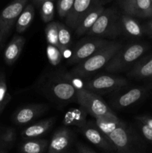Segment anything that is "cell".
<instances>
[{"label":"cell","instance_id":"cell-1","mask_svg":"<svg viewBox=\"0 0 152 153\" xmlns=\"http://www.w3.org/2000/svg\"><path fill=\"white\" fill-rule=\"evenodd\" d=\"M123 45L117 41H110L94 55L77 64L72 70V75L77 78H86L105 67Z\"/></svg>","mask_w":152,"mask_h":153},{"label":"cell","instance_id":"cell-2","mask_svg":"<svg viewBox=\"0 0 152 153\" xmlns=\"http://www.w3.org/2000/svg\"><path fill=\"white\" fill-rule=\"evenodd\" d=\"M71 83L74 85L77 91V102L81 107L86 109L88 114H90L92 116H93L95 119L102 117L116 122L122 121L112 111L111 109L104 102V100L95 93L89 91L83 85L81 86L80 84H76L74 82Z\"/></svg>","mask_w":152,"mask_h":153},{"label":"cell","instance_id":"cell-3","mask_svg":"<svg viewBox=\"0 0 152 153\" xmlns=\"http://www.w3.org/2000/svg\"><path fill=\"white\" fill-rule=\"evenodd\" d=\"M145 51V47L139 43L122 46L104 67V70L109 73H117L127 70L142 56Z\"/></svg>","mask_w":152,"mask_h":153},{"label":"cell","instance_id":"cell-4","mask_svg":"<svg viewBox=\"0 0 152 153\" xmlns=\"http://www.w3.org/2000/svg\"><path fill=\"white\" fill-rule=\"evenodd\" d=\"M122 34L120 18L118 17L116 10L113 9H104L93 26L91 28L88 35L94 37H115Z\"/></svg>","mask_w":152,"mask_h":153},{"label":"cell","instance_id":"cell-5","mask_svg":"<svg viewBox=\"0 0 152 153\" xmlns=\"http://www.w3.org/2000/svg\"><path fill=\"white\" fill-rule=\"evenodd\" d=\"M110 40L99 37L85 38L80 40L74 48L72 55L67 61L69 65L77 64L107 46Z\"/></svg>","mask_w":152,"mask_h":153},{"label":"cell","instance_id":"cell-6","mask_svg":"<svg viewBox=\"0 0 152 153\" xmlns=\"http://www.w3.org/2000/svg\"><path fill=\"white\" fill-rule=\"evenodd\" d=\"M126 79L122 76L101 75L85 83L84 88L93 93L105 94L121 89L128 85Z\"/></svg>","mask_w":152,"mask_h":153},{"label":"cell","instance_id":"cell-7","mask_svg":"<svg viewBox=\"0 0 152 153\" xmlns=\"http://www.w3.org/2000/svg\"><path fill=\"white\" fill-rule=\"evenodd\" d=\"M28 0H14L1 11L0 15V32L5 37L11 29L26 6Z\"/></svg>","mask_w":152,"mask_h":153},{"label":"cell","instance_id":"cell-8","mask_svg":"<svg viewBox=\"0 0 152 153\" xmlns=\"http://www.w3.org/2000/svg\"><path fill=\"white\" fill-rule=\"evenodd\" d=\"M119 153H137L133 147L132 140L127 126L124 123L104 134Z\"/></svg>","mask_w":152,"mask_h":153},{"label":"cell","instance_id":"cell-9","mask_svg":"<svg viewBox=\"0 0 152 153\" xmlns=\"http://www.w3.org/2000/svg\"><path fill=\"white\" fill-rule=\"evenodd\" d=\"M49 92L55 100L61 102H69L76 100L77 91L74 85L64 78V79H55L49 85Z\"/></svg>","mask_w":152,"mask_h":153},{"label":"cell","instance_id":"cell-10","mask_svg":"<svg viewBox=\"0 0 152 153\" xmlns=\"http://www.w3.org/2000/svg\"><path fill=\"white\" fill-rule=\"evenodd\" d=\"M79 129L84 137L95 146L107 152H116L111 142L98 129L96 125L87 122L84 126Z\"/></svg>","mask_w":152,"mask_h":153},{"label":"cell","instance_id":"cell-11","mask_svg":"<svg viewBox=\"0 0 152 153\" xmlns=\"http://www.w3.org/2000/svg\"><path fill=\"white\" fill-rule=\"evenodd\" d=\"M97 4H98L97 0H75L71 10L66 18V23L70 28L75 29L83 16Z\"/></svg>","mask_w":152,"mask_h":153},{"label":"cell","instance_id":"cell-12","mask_svg":"<svg viewBox=\"0 0 152 153\" xmlns=\"http://www.w3.org/2000/svg\"><path fill=\"white\" fill-rule=\"evenodd\" d=\"M48 108V105L45 104H31L24 106L15 112L13 120L17 125H26L43 114Z\"/></svg>","mask_w":152,"mask_h":153},{"label":"cell","instance_id":"cell-13","mask_svg":"<svg viewBox=\"0 0 152 153\" xmlns=\"http://www.w3.org/2000/svg\"><path fill=\"white\" fill-rule=\"evenodd\" d=\"M72 131L69 128H59L52 136L48 147V153H62L71 143Z\"/></svg>","mask_w":152,"mask_h":153},{"label":"cell","instance_id":"cell-14","mask_svg":"<svg viewBox=\"0 0 152 153\" xmlns=\"http://www.w3.org/2000/svg\"><path fill=\"white\" fill-rule=\"evenodd\" d=\"M55 122V118H49L40 122L35 123L22 130V137L25 140L35 139L44 135L53 126Z\"/></svg>","mask_w":152,"mask_h":153},{"label":"cell","instance_id":"cell-15","mask_svg":"<svg viewBox=\"0 0 152 153\" xmlns=\"http://www.w3.org/2000/svg\"><path fill=\"white\" fill-rule=\"evenodd\" d=\"M104 7L101 4H98L92 7L86 15L83 17L80 23L75 28V34L77 36H81L87 34L91 29L97 19H98L101 13L104 12Z\"/></svg>","mask_w":152,"mask_h":153},{"label":"cell","instance_id":"cell-16","mask_svg":"<svg viewBox=\"0 0 152 153\" xmlns=\"http://www.w3.org/2000/svg\"><path fill=\"white\" fill-rule=\"evenodd\" d=\"M142 94V89L141 88H132L123 94L116 96L112 100L111 105L116 109L128 107L139 100Z\"/></svg>","mask_w":152,"mask_h":153},{"label":"cell","instance_id":"cell-17","mask_svg":"<svg viewBox=\"0 0 152 153\" xmlns=\"http://www.w3.org/2000/svg\"><path fill=\"white\" fill-rule=\"evenodd\" d=\"M25 43V39L22 36L15 35L12 38L4 52V59L6 64L11 65L19 58Z\"/></svg>","mask_w":152,"mask_h":153},{"label":"cell","instance_id":"cell-18","mask_svg":"<svg viewBox=\"0 0 152 153\" xmlns=\"http://www.w3.org/2000/svg\"><path fill=\"white\" fill-rule=\"evenodd\" d=\"M88 112L86 109L80 106V108H72L66 113L63 120V123L65 126H73L79 128H82L86 124V117Z\"/></svg>","mask_w":152,"mask_h":153},{"label":"cell","instance_id":"cell-19","mask_svg":"<svg viewBox=\"0 0 152 153\" xmlns=\"http://www.w3.org/2000/svg\"><path fill=\"white\" fill-rule=\"evenodd\" d=\"M120 26L122 33L131 37H140L142 29L139 24L130 15H122L120 17Z\"/></svg>","mask_w":152,"mask_h":153},{"label":"cell","instance_id":"cell-20","mask_svg":"<svg viewBox=\"0 0 152 153\" xmlns=\"http://www.w3.org/2000/svg\"><path fill=\"white\" fill-rule=\"evenodd\" d=\"M128 76L135 79L152 77V58L135 64L129 72Z\"/></svg>","mask_w":152,"mask_h":153},{"label":"cell","instance_id":"cell-21","mask_svg":"<svg viewBox=\"0 0 152 153\" xmlns=\"http://www.w3.org/2000/svg\"><path fill=\"white\" fill-rule=\"evenodd\" d=\"M34 18V8L31 4L25 6L23 11L16 20V30L18 33H22L30 26Z\"/></svg>","mask_w":152,"mask_h":153},{"label":"cell","instance_id":"cell-22","mask_svg":"<svg viewBox=\"0 0 152 153\" xmlns=\"http://www.w3.org/2000/svg\"><path fill=\"white\" fill-rule=\"evenodd\" d=\"M48 146L49 142L45 139H29L22 143L20 150L22 153H43Z\"/></svg>","mask_w":152,"mask_h":153},{"label":"cell","instance_id":"cell-23","mask_svg":"<svg viewBox=\"0 0 152 153\" xmlns=\"http://www.w3.org/2000/svg\"><path fill=\"white\" fill-rule=\"evenodd\" d=\"M71 43V33L64 24L59 22V25H58V43H59V49L63 55L69 49Z\"/></svg>","mask_w":152,"mask_h":153},{"label":"cell","instance_id":"cell-24","mask_svg":"<svg viewBox=\"0 0 152 153\" xmlns=\"http://www.w3.org/2000/svg\"><path fill=\"white\" fill-rule=\"evenodd\" d=\"M151 0H137L127 14L130 16H148L151 14Z\"/></svg>","mask_w":152,"mask_h":153},{"label":"cell","instance_id":"cell-25","mask_svg":"<svg viewBox=\"0 0 152 153\" xmlns=\"http://www.w3.org/2000/svg\"><path fill=\"white\" fill-rule=\"evenodd\" d=\"M58 25L59 22H51L45 28V34L48 44L56 46L59 49L58 43Z\"/></svg>","mask_w":152,"mask_h":153},{"label":"cell","instance_id":"cell-26","mask_svg":"<svg viewBox=\"0 0 152 153\" xmlns=\"http://www.w3.org/2000/svg\"><path fill=\"white\" fill-rule=\"evenodd\" d=\"M10 95L7 92L5 76L3 73L0 74V114L10 100Z\"/></svg>","mask_w":152,"mask_h":153},{"label":"cell","instance_id":"cell-27","mask_svg":"<svg viewBox=\"0 0 152 153\" xmlns=\"http://www.w3.org/2000/svg\"><path fill=\"white\" fill-rule=\"evenodd\" d=\"M16 131L12 128L0 130V147L10 146L16 140Z\"/></svg>","mask_w":152,"mask_h":153},{"label":"cell","instance_id":"cell-28","mask_svg":"<svg viewBox=\"0 0 152 153\" xmlns=\"http://www.w3.org/2000/svg\"><path fill=\"white\" fill-rule=\"evenodd\" d=\"M40 7V14L42 19L45 22H51L55 16V5L52 1L42 3Z\"/></svg>","mask_w":152,"mask_h":153},{"label":"cell","instance_id":"cell-29","mask_svg":"<svg viewBox=\"0 0 152 153\" xmlns=\"http://www.w3.org/2000/svg\"><path fill=\"white\" fill-rule=\"evenodd\" d=\"M46 55L48 60L52 66H57L61 63L63 59V54L61 50L56 46L48 44L46 47Z\"/></svg>","mask_w":152,"mask_h":153},{"label":"cell","instance_id":"cell-30","mask_svg":"<svg viewBox=\"0 0 152 153\" xmlns=\"http://www.w3.org/2000/svg\"><path fill=\"white\" fill-rule=\"evenodd\" d=\"M74 2L75 0H58L57 8L60 17L66 18L74 4Z\"/></svg>","mask_w":152,"mask_h":153},{"label":"cell","instance_id":"cell-31","mask_svg":"<svg viewBox=\"0 0 152 153\" xmlns=\"http://www.w3.org/2000/svg\"><path fill=\"white\" fill-rule=\"evenodd\" d=\"M141 125V131L143 136L148 140L152 141V128L143 123H142Z\"/></svg>","mask_w":152,"mask_h":153},{"label":"cell","instance_id":"cell-32","mask_svg":"<svg viewBox=\"0 0 152 153\" xmlns=\"http://www.w3.org/2000/svg\"><path fill=\"white\" fill-rule=\"evenodd\" d=\"M137 0H123L122 1V7H123L124 11L125 12V13H128L129 12V10H131V7H133L134 4L135 3V1Z\"/></svg>","mask_w":152,"mask_h":153},{"label":"cell","instance_id":"cell-33","mask_svg":"<svg viewBox=\"0 0 152 153\" xmlns=\"http://www.w3.org/2000/svg\"><path fill=\"white\" fill-rule=\"evenodd\" d=\"M77 149L78 153H95L90 148L85 146V145L81 144V143H78L77 145Z\"/></svg>","mask_w":152,"mask_h":153},{"label":"cell","instance_id":"cell-34","mask_svg":"<svg viewBox=\"0 0 152 153\" xmlns=\"http://www.w3.org/2000/svg\"><path fill=\"white\" fill-rule=\"evenodd\" d=\"M137 120H139L142 123L148 126L149 127L152 128V117H137Z\"/></svg>","mask_w":152,"mask_h":153},{"label":"cell","instance_id":"cell-35","mask_svg":"<svg viewBox=\"0 0 152 153\" xmlns=\"http://www.w3.org/2000/svg\"><path fill=\"white\" fill-rule=\"evenodd\" d=\"M34 1H35L36 3H37V4H41L42 3L45 2V1H53V0H34Z\"/></svg>","mask_w":152,"mask_h":153},{"label":"cell","instance_id":"cell-36","mask_svg":"<svg viewBox=\"0 0 152 153\" xmlns=\"http://www.w3.org/2000/svg\"><path fill=\"white\" fill-rule=\"evenodd\" d=\"M148 29L151 30L152 31V23H150L148 25Z\"/></svg>","mask_w":152,"mask_h":153},{"label":"cell","instance_id":"cell-37","mask_svg":"<svg viewBox=\"0 0 152 153\" xmlns=\"http://www.w3.org/2000/svg\"><path fill=\"white\" fill-rule=\"evenodd\" d=\"M0 153H5V152L3 150H0Z\"/></svg>","mask_w":152,"mask_h":153},{"label":"cell","instance_id":"cell-38","mask_svg":"<svg viewBox=\"0 0 152 153\" xmlns=\"http://www.w3.org/2000/svg\"><path fill=\"white\" fill-rule=\"evenodd\" d=\"M1 37H2V36H1V32H0V41H1Z\"/></svg>","mask_w":152,"mask_h":153},{"label":"cell","instance_id":"cell-39","mask_svg":"<svg viewBox=\"0 0 152 153\" xmlns=\"http://www.w3.org/2000/svg\"><path fill=\"white\" fill-rule=\"evenodd\" d=\"M151 79H152V77H151Z\"/></svg>","mask_w":152,"mask_h":153}]
</instances>
